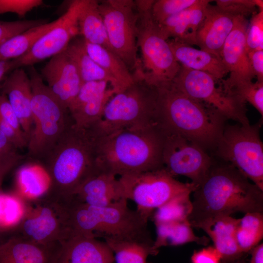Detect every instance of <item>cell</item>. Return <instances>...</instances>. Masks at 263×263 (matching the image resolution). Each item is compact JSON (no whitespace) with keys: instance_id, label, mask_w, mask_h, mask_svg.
<instances>
[{"instance_id":"3","label":"cell","mask_w":263,"mask_h":263,"mask_svg":"<svg viewBox=\"0 0 263 263\" xmlns=\"http://www.w3.org/2000/svg\"><path fill=\"white\" fill-rule=\"evenodd\" d=\"M157 124L165 132L178 134L214 151L227 119L212 107L185 94L172 82L157 87Z\"/></svg>"},{"instance_id":"48","label":"cell","mask_w":263,"mask_h":263,"mask_svg":"<svg viewBox=\"0 0 263 263\" xmlns=\"http://www.w3.org/2000/svg\"><path fill=\"white\" fill-rule=\"evenodd\" d=\"M251 263H263V244H258L250 251Z\"/></svg>"},{"instance_id":"10","label":"cell","mask_w":263,"mask_h":263,"mask_svg":"<svg viewBox=\"0 0 263 263\" xmlns=\"http://www.w3.org/2000/svg\"><path fill=\"white\" fill-rule=\"evenodd\" d=\"M121 198L133 201L136 211L148 221L154 211L173 197L193 192L196 186L174 178L164 167L125 175L118 179Z\"/></svg>"},{"instance_id":"9","label":"cell","mask_w":263,"mask_h":263,"mask_svg":"<svg viewBox=\"0 0 263 263\" xmlns=\"http://www.w3.org/2000/svg\"><path fill=\"white\" fill-rule=\"evenodd\" d=\"M261 122L226 124L214 151L263 190V144Z\"/></svg>"},{"instance_id":"51","label":"cell","mask_w":263,"mask_h":263,"mask_svg":"<svg viewBox=\"0 0 263 263\" xmlns=\"http://www.w3.org/2000/svg\"><path fill=\"white\" fill-rule=\"evenodd\" d=\"M233 263H246L243 259H241Z\"/></svg>"},{"instance_id":"26","label":"cell","mask_w":263,"mask_h":263,"mask_svg":"<svg viewBox=\"0 0 263 263\" xmlns=\"http://www.w3.org/2000/svg\"><path fill=\"white\" fill-rule=\"evenodd\" d=\"M168 42L176 60L180 66L207 73L218 82L228 73L222 59L216 56L173 39Z\"/></svg>"},{"instance_id":"2","label":"cell","mask_w":263,"mask_h":263,"mask_svg":"<svg viewBox=\"0 0 263 263\" xmlns=\"http://www.w3.org/2000/svg\"><path fill=\"white\" fill-rule=\"evenodd\" d=\"M94 137L100 171L121 176L164 167V134L158 124L126 128Z\"/></svg>"},{"instance_id":"52","label":"cell","mask_w":263,"mask_h":263,"mask_svg":"<svg viewBox=\"0 0 263 263\" xmlns=\"http://www.w3.org/2000/svg\"><path fill=\"white\" fill-rule=\"evenodd\" d=\"M0 237H1V236L0 235V240H1V238H0Z\"/></svg>"},{"instance_id":"20","label":"cell","mask_w":263,"mask_h":263,"mask_svg":"<svg viewBox=\"0 0 263 263\" xmlns=\"http://www.w3.org/2000/svg\"><path fill=\"white\" fill-rule=\"evenodd\" d=\"M236 17L208 4L197 32L196 45L221 58L224 44L234 26Z\"/></svg>"},{"instance_id":"21","label":"cell","mask_w":263,"mask_h":263,"mask_svg":"<svg viewBox=\"0 0 263 263\" xmlns=\"http://www.w3.org/2000/svg\"><path fill=\"white\" fill-rule=\"evenodd\" d=\"M121 199L116 176L98 170L84 181L65 202L102 207Z\"/></svg>"},{"instance_id":"49","label":"cell","mask_w":263,"mask_h":263,"mask_svg":"<svg viewBox=\"0 0 263 263\" xmlns=\"http://www.w3.org/2000/svg\"><path fill=\"white\" fill-rule=\"evenodd\" d=\"M15 69L13 60L8 61H0V83L5 75Z\"/></svg>"},{"instance_id":"44","label":"cell","mask_w":263,"mask_h":263,"mask_svg":"<svg viewBox=\"0 0 263 263\" xmlns=\"http://www.w3.org/2000/svg\"><path fill=\"white\" fill-rule=\"evenodd\" d=\"M221 256L214 246L195 251L191 257L192 263H220Z\"/></svg>"},{"instance_id":"16","label":"cell","mask_w":263,"mask_h":263,"mask_svg":"<svg viewBox=\"0 0 263 263\" xmlns=\"http://www.w3.org/2000/svg\"><path fill=\"white\" fill-rule=\"evenodd\" d=\"M248 25L246 18L236 17L234 26L224 44L221 57L229 74L227 79L219 82L224 90L239 83L252 81L255 77L249 62L246 48Z\"/></svg>"},{"instance_id":"8","label":"cell","mask_w":263,"mask_h":263,"mask_svg":"<svg viewBox=\"0 0 263 263\" xmlns=\"http://www.w3.org/2000/svg\"><path fill=\"white\" fill-rule=\"evenodd\" d=\"M158 92L144 81L134 82L114 94L107 102L101 119L88 128L95 137L117 130L157 124Z\"/></svg>"},{"instance_id":"13","label":"cell","mask_w":263,"mask_h":263,"mask_svg":"<svg viewBox=\"0 0 263 263\" xmlns=\"http://www.w3.org/2000/svg\"><path fill=\"white\" fill-rule=\"evenodd\" d=\"M172 84L182 93L215 109L227 120L250 123L245 103L225 92L210 75L181 66Z\"/></svg>"},{"instance_id":"15","label":"cell","mask_w":263,"mask_h":263,"mask_svg":"<svg viewBox=\"0 0 263 263\" xmlns=\"http://www.w3.org/2000/svg\"><path fill=\"white\" fill-rule=\"evenodd\" d=\"M87 1H72L54 27L41 37L25 54L13 59L15 69L34 65L64 51L71 40L79 34L78 18Z\"/></svg>"},{"instance_id":"38","label":"cell","mask_w":263,"mask_h":263,"mask_svg":"<svg viewBox=\"0 0 263 263\" xmlns=\"http://www.w3.org/2000/svg\"><path fill=\"white\" fill-rule=\"evenodd\" d=\"M198 0H154L151 9L154 21L159 24L169 17L192 6Z\"/></svg>"},{"instance_id":"33","label":"cell","mask_w":263,"mask_h":263,"mask_svg":"<svg viewBox=\"0 0 263 263\" xmlns=\"http://www.w3.org/2000/svg\"><path fill=\"white\" fill-rule=\"evenodd\" d=\"M57 21V19L34 27L7 40L0 46V61L11 60L23 56Z\"/></svg>"},{"instance_id":"31","label":"cell","mask_w":263,"mask_h":263,"mask_svg":"<svg viewBox=\"0 0 263 263\" xmlns=\"http://www.w3.org/2000/svg\"><path fill=\"white\" fill-rule=\"evenodd\" d=\"M155 225L156 238L153 242L152 248L155 251L164 246H177L191 242L207 245L209 241L208 238L198 237L194 233L188 219L175 223Z\"/></svg>"},{"instance_id":"12","label":"cell","mask_w":263,"mask_h":263,"mask_svg":"<svg viewBox=\"0 0 263 263\" xmlns=\"http://www.w3.org/2000/svg\"><path fill=\"white\" fill-rule=\"evenodd\" d=\"M98 8L107 32L110 47L129 70H135L137 57L138 13L132 0H105Z\"/></svg>"},{"instance_id":"30","label":"cell","mask_w":263,"mask_h":263,"mask_svg":"<svg viewBox=\"0 0 263 263\" xmlns=\"http://www.w3.org/2000/svg\"><path fill=\"white\" fill-rule=\"evenodd\" d=\"M84 41L89 55L118 83L121 91L134 82L133 75L116 54L101 46Z\"/></svg>"},{"instance_id":"50","label":"cell","mask_w":263,"mask_h":263,"mask_svg":"<svg viewBox=\"0 0 263 263\" xmlns=\"http://www.w3.org/2000/svg\"><path fill=\"white\" fill-rule=\"evenodd\" d=\"M256 7L259 9V11L263 10V0H253Z\"/></svg>"},{"instance_id":"6","label":"cell","mask_w":263,"mask_h":263,"mask_svg":"<svg viewBox=\"0 0 263 263\" xmlns=\"http://www.w3.org/2000/svg\"><path fill=\"white\" fill-rule=\"evenodd\" d=\"M31 85L33 126L27 146L28 158L42 161L73 123L68 108L51 91L33 65Z\"/></svg>"},{"instance_id":"17","label":"cell","mask_w":263,"mask_h":263,"mask_svg":"<svg viewBox=\"0 0 263 263\" xmlns=\"http://www.w3.org/2000/svg\"><path fill=\"white\" fill-rule=\"evenodd\" d=\"M106 81L83 83L76 97L69 108L74 126L86 129L97 123L102 118L105 107L115 94L107 88Z\"/></svg>"},{"instance_id":"1","label":"cell","mask_w":263,"mask_h":263,"mask_svg":"<svg viewBox=\"0 0 263 263\" xmlns=\"http://www.w3.org/2000/svg\"><path fill=\"white\" fill-rule=\"evenodd\" d=\"M193 192L188 218L192 227L217 216L263 211V190L224 162H215Z\"/></svg>"},{"instance_id":"7","label":"cell","mask_w":263,"mask_h":263,"mask_svg":"<svg viewBox=\"0 0 263 263\" xmlns=\"http://www.w3.org/2000/svg\"><path fill=\"white\" fill-rule=\"evenodd\" d=\"M154 1H134L138 13L137 46L140 49L142 60H139L133 75L135 78L157 88L171 82L181 66L152 18Z\"/></svg>"},{"instance_id":"29","label":"cell","mask_w":263,"mask_h":263,"mask_svg":"<svg viewBox=\"0 0 263 263\" xmlns=\"http://www.w3.org/2000/svg\"><path fill=\"white\" fill-rule=\"evenodd\" d=\"M98 2L96 0H87L81 9L78 18L79 34L86 41L113 52L99 10Z\"/></svg>"},{"instance_id":"45","label":"cell","mask_w":263,"mask_h":263,"mask_svg":"<svg viewBox=\"0 0 263 263\" xmlns=\"http://www.w3.org/2000/svg\"><path fill=\"white\" fill-rule=\"evenodd\" d=\"M247 56L251 69L259 82H263V50L251 51Z\"/></svg>"},{"instance_id":"47","label":"cell","mask_w":263,"mask_h":263,"mask_svg":"<svg viewBox=\"0 0 263 263\" xmlns=\"http://www.w3.org/2000/svg\"><path fill=\"white\" fill-rule=\"evenodd\" d=\"M18 153L17 149L0 130V160Z\"/></svg>"},{"instance_id":"43","label":"cell","mask_w":263,"mask_h":263,"mask_svg":"<svg viewBox=\"0 0 263 263\" xmlns=\"http://www.w3.org/2000/svg\"><path fill=\"white\" fill-rule=\"evenodd\" d=\"M0 119L11 126L18 132L25 134L6 96L1 93L0 94Z\"/></svg>"},{"instance_id":"14","label":"cell","mask_w":263,"mask_h":263,"mask_svg":"<svg viewBox=\"0 0 263 263\" xmlns=\"http://www.w3.org/2000/svg\"><path fill=\"white\" fill-rule=\"evenodd\" d=\"M163 132V167L173 177L186 176L197 186L215 163L214 160L196 143L178 134Z\"/></svg>"},{"instance_id":"46","label":"cell","mask_w":263,"mask_h":263,"mask_svg":"<svg viewBox=\"0 0 263 263\" xmlns=\"http://www.w3.org/2000/svg\"><path fill=\"white\" fill-rule=\"evenodd\" d=\"M24 157L19 153L0 160V187L6 174L15 166L21 162Z\"/></svg>"},{"instance_id":"28","label":"cell","mask_w":263,"mask_h":263,"mask_svg":"<svg viewBox=\"0 0 263 263\" xmlns=\"http://www.w3.org/2000/svg\"><path fill=\"white\" fill-rule=\"evenodd\" d=\"M65 51L75 63L83 83L106 81L111 85L115 94L121 91L118 83L89 55L82 38H73Z\"/></svg>"},{"instance_id":"22","label":"cell","mask_w":263,"mask_h":263,"mask_svg":"<svg viewBox=\"0 0 263 263\" xmlns=\"http://www.w3.org/2000/svg\"><path fill=\"white\" fill-rule=\"evenodd\" d=\"M1 89V94L6 96L29 140L33 122L31 110L32 92L28 74L22 67L14 69L5 79Z\"/></svg>"},{"instance_id":"42","label":"cell","mask_w":263,"mask_h":263,"mask_svg":"<svg viewBox=\"0 0 263 263\" xmlns=\"http://www.w3.org/2000/svg\"><path fill=\"white\" fill-rule=\"evenodd\" d=\"M43 4L42 0H0V14L12 13L24 17L28 12Z\"/></svg>"},{"instance_id":"40","label":"cell","mask_w":263,"mask_h":263,"mask_svg":"<svg viewBox=\"0 0 263 263\" xmlns=\"http://www.w3.org/2000/svg\"><path fill=\"white\" fill-rule=\"evenodd\" d=\"M47 22L43 19L0 21V46L14 36Z\"/></svg>"},{"instance_id":"24","label":"cell","mask_w":263,"mask_h":263,"mask_svg":"<svg viewBox=\"0 0 263 263\" xmlns=\"http://www.w3.org/2000/svg\"><path fill=\"white\" fill-rule=\"evenodd\" d=\"M211 0H198L192 6L157 24L161 36L189 45H196L198 29L204 18L206 7Z\"/></svg>"},{"instance_id":"4","label":"cell","mask_w":263,"mask_h":263,"mask_svg":"<svg viewBox=\"0 0 263 263\" xmlns=\"http://www.w3.org/2000/svg\"><path fill=\"white\" fill-rule=\"evenodd\" d=\"M51 181L49 196L67 201L88 178L99 170L94 137L73 123L42 161Z\"/></svg>"},{"instance_id":"34","label":"cell","mask_w":263,"mask_h":263,"mask_svg":"<svg viewBox=\"0 0 263 263\" xmlns=\"http://www.w3.org/2000/svg\"><path fill=\"white\" fill-rule=\"evenodd\" d=\"M28 202L17 193L0 190V235L15 233L21 225L28 208Z\"/></svg>"},{"instance_id":"41","label":"cell","mask_w":263,"mask_h":263,"mask_svg":"<svg viewBox=\"0 0 263 263\" xmlns=\"http://www.w3.org/2000/svg\"><path fill=\"white\" fill-rule=\"evenodd\" d=\"M215 6L221 11L234 17L246 18L256 13L253 0H217Z\"/></svg>"},{"instance_id":"23","label":"cell","mask_w":263,"mask_h":263,"mask_svg":"<svg viewBox=\"0 0 263 263\" xmlns=\"http://www.w3.org/2000/svg\"><path fill=\"white\" fill-rule=\"evenodd\" d=\"M60 246L42 245L13 233L0 240V263H54Z\"/></svg>"},{"instance_id":"27","label":"cell","mask_w":263,"mask_h":263,"mask_svg":"<svg viewBox=\"0 0 263 263\" xmlns=\"http://www.w3.org/2000/svg\"><path fill=\"white\" fill-rule=\"evenodd\" d=\"M16 179L17 193L27 202L48 197L51 181L42 165L31 163L21 166L17 172Z\"/></svg>"},{"instance_id":"32","label":"cell","mask_w":263,"mask_h":263,"mask_svg":"<svg viewBox=\"0 0 263 263\" xmlns=\"http://www.w3.org/2000/svg\"><path fill=\"white\" fill-rule=\"evenodd\" d=\"M105 242L112 251L116 263H147L150 255L157 252L153 243L104 237Z\"/></svg>"},{"instance_id":"37","label":"cell","mask_w":263,"mask_h":263,"mask_svg":"<svg viewBox=\"0 0 263 263\" xmlns=\"http://www.w3.org/2000/svg\"><path fill=\"white\" fill-rule=\"evenodd\" d=\"M224 91L235 95L245 103H250L263 117V82L244 81L238 83Z\"/></svg>"},{"instance_id":"18","label":"cell","mask_w":263,"mask_h":263,"mask_svg":"<svg viewBox=\"0 0 263 263\" xmlns=\"http://www.w3.org/2000/svg\"><path fill=\"white\" fill-rule=\"evenodd\" d=\"M40 74L51 91L69 110L83 82L75 63L66 51L52 57Z\"/></svg>"},{"instance_id":"19","label":"cell","mask_w":263,"mask_h":263,"mask_svg":"<svg viewBox=\"0 0 263 263\" xmlns=\"http://www.w3.org/2000/svg\"><path fill=\"white\" fill-rule=\"evenodd\" d=\"M96 238L72 235L61 244L54 263H113L110 248Z\"/></svg>"},{"instance_id":"5","label":"cell","mask_w":263,"mask_h":263,"mask_svg":"<svg viewBox=\"0 0 263 263\" xmlns=\"http://www.w3.org/2000/svg\"><path fill=\"white\" fill-rule=\"evenodd\" d=\"M121 199L102 207L66 203L72 235L98 236L152 243L147 221Z\"/></svg>"},{"instance_id":"35","label":"cell","mask_w":263,"mask_h":263,"mask_svg":"<svg viewBox=\"0 0 263 263\" xmlns=\"http://www.w3.org/2000/svg\"><path fill=\"white\" fill-rule=\"evenodd\" d=\"M235 236L238 245L243 254L257 245L263 237V213H246L239 219Z\"/></svg>"},{"instance_id":"39","label":"cell","mask_w":263,"mask_h":263,"mask_svg":"<svg viewBox=\"0 0 263 263\" xmlns=\"http://www.w3.org/2000/svg\"><path fill=\"white\" fill-rule=\"evenodd\" d=\"M247 52L263 50V10L252 15L246 35Z\"/></svg>"},{"instance_id":"36","label":"cell","mask_w":263,"mask_h":263,"mask_svg":"<svg viewBox=\"0 0 263 263\" xmlns=\"http://www.w3.org/2000/svg\"><path fill=\"white\" fill-rule=\"evenodd\" d=\"M187 192L171 199L153 212L154 224L171 223L188 220L192 209L190 195Z\"/></svg>"},{"instance_id":"11","label":"cell","mask_w":263,"mask_h":263,"mask_svg":"<svg viewBox=\"0 0 263 263\" xmlns=\"http://www.w3.org/2000/svg\"><path fill=\"white\" fill-rule=\"evenodd\" d=\"M25 216L15 233L44 245L59 246L72 235L68 207L50 197L28 202Z\"/></svg>"},{"instance_id":"25","label":"cell","mask_w":263,"mask_h":263,"mask_svg":"<svg viewBox=\"0 0 263 263\" xmlns=\"http://www.w3.org/2000/svg\"><path fill=\"white\" fill-rule=\"evenodd\" d=\"M238 221L239 219L231 216H220L206 221L196 227L208 235L224 263H233L242 259L244 254L236 239Z\"/></svg>"}]
</instances>
